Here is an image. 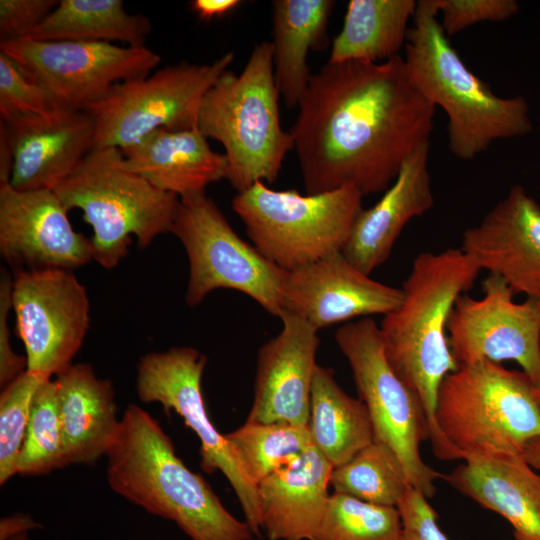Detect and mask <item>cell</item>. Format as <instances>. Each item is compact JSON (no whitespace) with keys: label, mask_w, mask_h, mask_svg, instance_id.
<instances>
[{"label":"cell","mask_w":540,"mask_h":540,"mask_svg":"<svg viewBox=\"0 0 540 540\" xmlns=\"http://www.w3.org/2000/svg\"><path fill=\"white\" fill-rule=\"evenodd\" d=\"M290 130L306 194L352 186L385 191L405 160L429 143L435 106L404 58L329 62L311 76Z\"/></svg>","instance_id":"obj_1"},{"label":"cell","mask_w":540,"mask_h":540,"mask_svg":"<svg viewBox=\"0 0 540 540\" xmlns=\"http://www.w3.org/2000/svg\"><path fill=\"white\" fill-rule=\"evenodd\" d=\"M480 271L460 248L420 253L403 282L400 305L379 325L386 359L421 400L433 452L442 460L462 459L435 421L441 382L458 367L450 351L447 323L455 301L473 286Z\"/></svg>","instance_id":"obj_2"},{"label":"cell","mask_w":540,"mask_h":540,"mask_svg":"<svg viewBox=\"0 0 540 540\" xmlns=\"http://www.w3.org/2000/svg\"><path fill=\"white\" fill-rule=\"evenodd\" d=\"M110 488L145 511L173 521L192 540H253L204 478L177 456L157 420L129 405L108 446Z\"/></svg>","instance_id":"obj_3"},{"label":"cell","mask_w":540,"mask_h":540,"mask_svg":"<svg viewBox=\"0 0 540 540\" xmlns=\"http://www.w3.org/2000/svg\"><path fill=\"white\" fill-rule=\"evenodd\" d=\"M431 0L417 1L409 27L404 62L421 94L447 115L449 149L471 160L496 140L520 137L532 131L527 100L502 98L465 65L437 19Z\"/></svg>","instance_id":"obj_4"},{"label":"cell","mask_w":540,"mask_h":540,"mask_svg":"<svg viewBox=\"0 0 540 540\" xmlns=\"http://www.w3.org/2000/svg\"><path fill=\"white\" fill-rule=\"evenodd\" d=\"M274 78L273 46H254L240 74L225 71L204 96L197 128L222 144L228 161L226 180L237 193L256 182L273 183L294 148L280 122Z\"/></svg>","instance_id":"obj_5"},{"label":"cell","mask_w":540,"mask_h":540,"mask_svg":"<svg viewBox=\"0 0 540 540\" xmlns=\"http://www.w3.org/2000/svg\"><path fill=\"white\" fill-rule=\"evenodd\" d=\"M435 421L462 460L523 453L540 438V406L532 382L523 371L488 360L458 365L445 376Z\"/></svg>","instance_id":"obj_6"},{"label":"cell","mask_w":540,"mask_h":540,"mask_svg":"<svg viewBox=\"0 0 540 540\" xmlns=\"http://www.w3.org/2000/svg\"><path fill=\"white\" fill-rule=\"evenodd\" d=\"M122 159L118 148H94L54 190L69 211H82L93 230V260L108 270L127 255L132 237L146 248L171 233L180 201L125 169Z\"/></svg>","instance_id":"obj_7"},{"label":"cell","mask_w":540,"mask_h":540,"mask_svg":"<svg viewBox=\"0 0 540 540\" xmlns=\"http://www.w3.org/2000/svg\"><path fill=\"white\" fill-rule=\"evenodd\" d=\"M362 193L352 186L302 195L256 182L232 200L254 247L290 272L342 252L362 211Z\"/></svg>","instance_id":"obj_8"},{"label":"cell","mask_w":540,"mask_h":540,"mask_svg":"<svg viewBox=\"0 0 540 540\" xmlns=\"http://www.w3.org/2000/svg\"><path fill=\"white\" fill-rule=\"evenodd\" d=\"M171 233L188 258L187 305L197 306L212 291L227 288L282 316L287 272L240 238L206 193L180 199Z\"/></svg>","instance_id":"obj_9"},{"label":"cell","mask_w":540,"mask_h":540,"mask_svg":"<svg viewBox=\"0 0 540 540\" xmlns=\"http://www.w3.org/2000/svg\"><path fill=\"white\" fill-rule=\"evenodd\" d=\"M335 340L353 373L359 399L367 407L374 440L392 448L411 485L427 499L443 477L421 458V442L430 440V425L421 400L388 363L379 325L372 317L340 326Z\"/></svg>","instance_id":"obj_10"},{"label":"cell","mask_w":540,"mask_h":540,"mask_svg":"<svg viewBox=\"0 0 540 540\" xmlns=\"http://www.w3.org/2000/svg\"><path fill=\"white\" fill-rule=\"evenodd\" d=\"M227 52L209 64L182 62L115 85L85 111L95 125L94 148L125 151L158 129L197 127L201 102L234 61Z\"/></svg>","instance_id":"obj_11"},{"label":"cell","mask_w":540,"mask_h":540,"mask_svg":"<svg viewBox=\"0 0 540 540\" xmlns=\"http://www.w3.org/2000/svg\"><path fill=\"white\" fill-rule=\"evenodd\" d=\"M0 51L61 107L78 111L101 100L115 85L149 75L161 62L147 46L109 42L21 38L1 42Z\"/></svg>","instance_id":"obj_12"},{"label":"cell","mask_w":540,"mask_h":540,"mask_svg":"<svg viewBox=\"0 0 540 540\" xmlns=\"http://www.w3.org/2000/svg\"><path fill=\"white\" fill-rule=\"evenodd\" d=\"M207 358L192 347H172L143 356L137 365L136 389L140 401L157 402L177 413L200 440L201 467L220 471L233 488L245 521L257 536L262 531L257 486L242 472L230 446L210 420L201 380Z\"/></svg>","instance_id":"obj_13"},{"label":"cell","mask_w":540,"mask_h":540,"mask_svg":"<svg viewBox=\"0 0 540 540\" xmlns=\"http://www.w3.org/2000/svg\"><path fill=\"white\" fill-rule=\"evenodd\" d=\"M12 310L25 347L26 371L52 379L72 364L90 326L87 291L73 271L13 274Z\"/></svg>","instance_id":"obj_14"},{"label":"cell","mask_w":540,"mask_h":540,"mask_svg":"<svg viewBox=\"0 0 540 540\" xmlns=\"http://www.w3.org/2000/svg\"><path fill=\"white\" fill-rule=\"evenodd\" d=\"M479 299L460 295L450 313L447 332L458 365L488 360L515 361L534 387L540 386V298L514 300L497 275L482 282Z\"/></svg>","instance_id":"obj_15"},{"label":"cell","mask_w":540,"mask_h":540,"mask_svg":"<svg viewBox=\"0 0 540 540\" xmlns=\"http://www.w3.org/2000/svg\"><path fill=\"white\" fill-rule=\"evenodd\" d=\"M54 190L18 191L0 184V254L13 274L73 271L93 260L91 238L77 232Z\"/></svg>","instance_id":"obj_16"},{"label":"cell","mask_w":540,"mask_h":540,"mask_svg":"<svg viewBox=\"0 0 540 540\" xmlns=\"http://www.w3.org/2000/svg\"><path fill=\"white\" fill-rule=\"evenodd\" d=\"M402 299L401 288L372 279L342 252L287 272L283 286L284 311L317 330L355 318L384 316Z\"/></svg>","instance_id":"obj_17"},{"label":"cell","mask_w":540,"mask_h":540,"mask_svg":"<svg viewBox=\"0 0 540 540\" xmlns=\"http://www.w3.org/2000/svg\"><path fill=\"white\" fill-rule=\"evenodd\" d=\"M460 249L514 294L540 298V204L521 185L464 231Z\"/></svg>","instance_id":"obj_18"},{"label":"cell","mask_w":540,"mask_h":540,"mask_svg":"<svg viewBox=\"0 0 540 540\" xmlns=\"http://www.w3.org/2000/svg\"><path fill=\"white\" fill-rule=\"evenodd\" d=\"M2 122L13 157L8 183L18 191L55 190L93 149L95 125L86 111L58 107Z\"/></svg>","instance_id":"obj_19"},{"label":"cell","mask_w":540,"mask_h":540,"mask_svg":"<svg viewBox=\"0 0 540 540\" xmlns=\"http://www.w3.org/2000/svg\"><path fill=\"white\" fill-rule=\"evenodd\" d=\"M282 330L258 352L254 397L247 422L308 426L318 330L284 311Z\"/></svg>","instance_id":"obj_20"},{"label":"cell","mask_w":540,"mask_h":540,"mask_svg":"<svg viewBox=\"0 0 540 540\" xmlns=\"http://www.w3.org/2000/svg\"><path fill=\"white\" fill-rule=\"evenodd\" d=\"M429 143L416 149L403 163L393 183L372 207L359 213L343 255L370 275L389 258L405 225L434 204L428 169Z\"/></svg>","instance_id":"obj_21"},{"label":"cell","mask_w":540,"mask_h":540,"mask_svg":"<svg viewBox=\"0 0 540 540\" xmlns=\"http://www.w3.org/2000/svg\"><path fill=\"white\" fill-rule=\"evenodd\" d=\"M464 461L442 478L505 518L515 540H540V474L523 453L472 456Z\"/></svg>","instance_id":"obj_22"},{"label":"cell","mask_w":540,"mask_h":540,"mask_svg":"<svg viewBox=\"0 0 540 540\" xmlns=\"http://www.w3.org/2000/svg\"><path fill=\"white\" fill-rule=\"evenodd\" d=\"M333 466L311 445L257 485L268 540H312L329 499Z\"/></svg>","instance_id":"obj_23"},{"label":"cell","mask_w":540,"mask_h":540,"mask_svg":"<svg viewBox=\"0 0 540 540\" xmlns=\"http://www.w3.org/2000/svg\"><path fill=\"white\" fill-rule=\"evenodd\" d=\"M122 153L125 169L180 199L205 193L227 175L226 155L212 150L197 127L158 129Z\"/></svg>","instance_id":"obj_24"},{"label":"cell","mask_w":540,"mask_h":540,"mask_svg":"<svg viewBox=\"0 0 540 540\" xmlns=\"http://www.w3.org/2000/svg\"><path fill=\"white\" fill-rule=\"evenodd\" d=\"M65 464H95L118 428L115 392L91 365L71 364L55 376Z\"/></svg>","instance_id":"obj_25"},{"label":"cell","mask_w":540,"mask_h":540,"mask_svg":"<svg viewBox=\"0 0 540 540\" xmlns=\"http://www.w3.org/2000/svg\"><path fill=\"white\" fill-rule=\"evenodd\" d=\"M272 6L275 83L286 106L298 108L312 76L307 64L309 51L327 44L335 1L275 0Z\"/></svg>","instance_id":"obj_26"},{"label":"cell","mask_w":540,"mask_h":540,"mask_svg":"<svg viewBox=\"0 0 540 540\" xmlns=\"http://www.w3.org/2000/svg\"><path fill=\"white\" fill-rule=\"evenodd\" d=\"M308 429L312 445L333 467L348 462L374 441L365 404L338 385L331 369L318 364L311 387Z\"/></svg>","instance_id":"obj_27"},{"label":"cell","mask_w":540,"mask_h":540,"mask_svg":"<svg viewBox=\"0 0 540 540\" xmlns=\"http://www.w3.org/2000/svg\"><path fill=\"white\" fill-rule=\"evenodd\" d=\"M416 9L414 0L349 1L329 62L380 63L399 56Z\"/></svg>","instance_id":"obj_28"},{"label":"cell","mask_w":540,"mask_h":540,"mask_svg":"<svg viewBox=\"0 0 540 540\" xmlns=\"http://www.w3.org/2000/svg\"><path fill=\"white\" fill-rule=\"evenodd\" d=\"M151 30L149 18L129 13L122 0H60L24 39L119 42L141 47L146 46Z\"/></svg>","instance_id":"obj_29"},{"label":"cell","mask_w":540,"mask_h":540,"mask_svg":"<svg viewBox=\"0 0 540 540\" xmlns=\"http://www.w3.org/2000/svg\"><path fill=\"white\" fill-rule=\"evenodd\" d=\"M330 486L334 493L397 508L412 485L395 451L374 440L348 462L333 467Z\"/></svg>","instance_id":"obj_30"},{"label":"cell","mask_w":540,"mask_h":540,"mask_svg":"<svg viewBox=\"0 0 540 540\" xmlns=\"http://www.w3.org/2000/svg\"><path fill=\"white\" fill-rule=\"evenodd\" d=\"M245 476L256 486L311 445L308 426L247 422L225 434Z\"/></svg>","instance_id":"obj_31"},{"label":"cell","mask_w":540,"mask_h":540,"mask_svg":"<svg viewBox=\"0 0 540 540\" xmlns=\"http://www.w3.org/2000/svg\"><path fill=\"white\" fill-rule=\"evenodd\" d=\"M312 540H404V537L396 507L333 493Z\"/></svg>","instance_id":"obj_32"},{"label":"cell","mask_w":540,"mask_h":540,"mask_svg":"<svg viewBox=\"0 0 540 540\" xmlns=\"http://www.w3.org/2000/svg\"><path fill=\"white\" fill-rule=\"evenodd\" d=\"M66 466L58 409L57 384L44 381L36 391L24 442L17 461V473L44 475Z\"/></svg>","instance_id":"obj_33"},{"label":"cell","mask_w":540,"mask_h":540,"mask_svg":"<svg viewBox=\"0 0 540 540\" xmlns=\"http://www.w3.org/2000/svg\"><path fill=\"white\" fill-rule=\"evenodd\" d=\"M46 380L28 371L20 374L0 394V484L17 474V461L28 427L31 406Z\"/></svg>","instance_id":"obj_34"},{"label":"cell","mask_w":540,"mask_h":540,"mask_svg":"<svg viewBox=\"0 0 540 540\" xmlns=\"http://www.w3.org/2000/svg\"><path fill=\"white\" fill-rule=\"evenodd\" d=\"M61 107L52 95L28 78L19 66L0 51V119L27 114H47Z\"/></svg>","instance_id":"obj_35"},{"label":"cell","mask_w":540,"mask_h":540,"mask_svg":"<svg viewBox=\"0 0 540 540\" xmlns=\"http://www.w3.org/2000/svg\"><path fill=\"white\" fill-rule=\"evenodd\" d=\"M443 31L449 37L483 22L505 21L520 10L515 0H431Z\"/></svg>","instance_id":"obj_36"},{"label":"cell","mask_w":540,"mask_h":540,"mask_svg":"<svg viewBox=\"0 0 540 540\" xmlns=\"http://www.w3.org/2000/svg\"><path fill=\"white\" fill-rule=\"evenodd\" d=\"M58 0H1L0 43L26 38L54 10Z\"/></svg>","instance_id":"obj_37"},{"label":"cell","mask_w":540,"mask_h":540,"mask_svg":"<svg viewBox=\"0 0 540 540\" xmlns=\"http://www.w3.org/2000/svg\"><path fill=\"white\" fill-rule=\"evenodd\" d=\"M404 540H449L437 523L427 498L411 486L398 504Z\"/></svg>","instance_id":"obj_38"},{"label":"cell","mask_w":540,"mask_h":540,"mask_svg":"<svg viewBox=\"0 0 540 540\" xmlns=\"http://www.w3.org/2000/svg\"><path fill=\"white\" fill-rule=\"evenodd\" d=\"M13 274L1 269L0 276V385L4 388L26 371V357L19 356L12 347L9 314L12 310Z\"/></svg>","instance_id":"obj_39"},{"label":"cell","mask_w":540,"mask_h":540,"mask_svg":"<svg viewBox=\"0 0 540 540\" xmlns=\"http://www.w3.org/2000/svg\"><path fill=\"white\" fill-rule=\"evenodd\" d=\"M241 3L239 0H193L190 8L201 21L208 22L228 15Z\"/></svg>","instance_id":"obj_40"},{"label":"cell","mask_w":540,"mask_h":540,"mask_svg":"<svg viewBox=\"0 0 540 540\" xmlns=\"http://www.w3.org/2000/svg\"><path fill=\"white\" fill-rule=\"evenodd\" d=\"M37 527L38 524L27 515L17 514L4 518L0 523V540H5L21 532H28Z\"/></svg>","instance_id":"obj_41"},{"label":"cell","mask_w":540,"mask_h":540,"mask_svg":"<svg viewBox=\"0 0 540 540\" xmlns=\"http://www.w3.org/2000/svg\"><path fill=\"white\" fill-rule=\"evenodd\" d=\"M13 165L11 146L5 125L0 121V184L9 182Z\"/></svg>","instance_id":"obj_42"},{"label":"cell","mask_w":540,"mask_h":540,"mask_svg":"<svg viewBox=\"0 0 540 540\" xmlns=\"http://www.w3.org/2000/svg\"><path fill=\"white\" fill-rule=\"evenodd\" d=\"M526 461L537 470H540V438L530 441L524 451Z\"/></svg>","instance_id":"obj_43"},{"label":"cell","mask_w":540,"mask_h":540,"mask_svg":"<svg viewBox=\"0 0 540 540\" xmlns=\"http://www.w3.org/2000/svg\"><path fill=\"white\" fill-rule=\"evenodd\" d=\"M27 533L28 532H21V533L12 535L5 540H29Z\"/></svg>","instance_id":"obj_44"},{"label":"cell","mask_w":540,"mask_h":540,"mask_svg":"<svg viewBox=\"0 0 540 540\" xmlns=\"http://www.w3.org/2000/svg\"><path fill=\"white\" fill-rule=\"evenodd\" d=\"M535 394H536V398L540 406V386L535 388Z\"/></svg>","instance_id":"obj_45"},{"label":"cell","mask_w":540,"mask_h":540,"mask_svg":"<svg viewBox=\"0 0 540 540\" xmlns=\"http://www.w3.org/2000/svg\"><path fill=\"white\" fill-rule=\"evenodd\" d=\"M539 125H540V122H539Z\"/></svg>","instance_id":"obj_46"}]
</instances>
